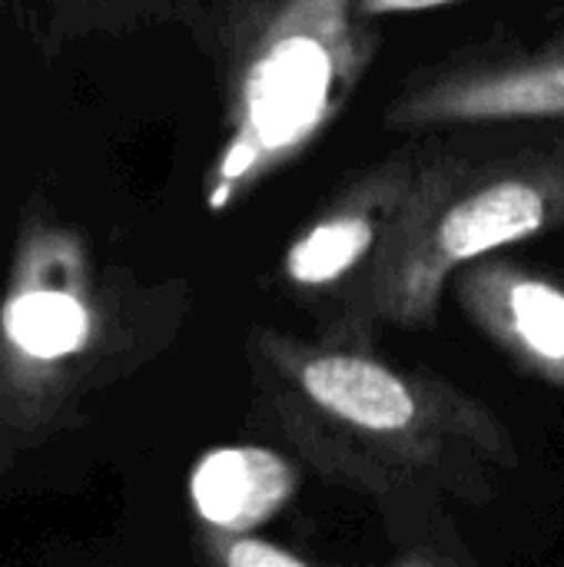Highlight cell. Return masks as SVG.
<instances>
[{
  "mask_svg": "<svg viewBox=\"0 0 564 567\" xmlns=\"http://www.w3.org/2000/svg\"><path fill=\"white\" fill-rule=\"evenodd\" d=\"M429 156L399 153L352 179L286 249L283 276L306 292H336V299L366 276L402 226Z\"/></svg>",
  "mask_w": 564,
  "mask_h": 567,
  "instance_id": "5b68a950",
  "label": "cell"
},
{
  "mask_svg": "<svg viewBox=\"0 0 564 567\" xmlns=\"http://www.w3.org/2000/svg\"><path fill=\"white\" fill-rule=\"evenodd\" d=\"M96 326L80 249L50 229L27 236L13 286L0 306V342L10 375L43 385V379L90 352Z\"/></svg>",
  "mask_w": 564,
  "mask_h": 567,
  "instance_id": "277c9868",
  "label": "cell"
},
{
  "mask_svg": "<svg viewBox=\"0 0 564 567\" xmlns=\"http://www.w3.org/2000/svg\"><path fill=\"white\" fill-rule=\"evenodd\" d=\"M249 365L256 412L336 485L379 498L482 502L519 462L512 432L485 402L372 349L256 329Z\"/></svg>",
  "mask_w": 564,
  "mask_h": 567,
  "instance_id": "6da1fadb",
  "label": "cell"
},
{
  "mask_svg": "<svg viewBox=\"0 0 564 567\" xmlns=\"http://www.w3.org/2000/svg\"><path fill=\"white\" fill-rule=\"evenodd\" d=\"M369 56L356 0H276L243 53L229 136L206 176L209 213L289 166L349 103Z\"/></svg>",
  "mask_w": 564,
  "mask_h": 567,
  "instance_id": "3957f363",
  "label": "cell"
},
{
  "mask_svg": "<svg viewBox=\"0 0 564 567\" xmlns=\"http://www.w3.org/2000/svg\"><path fill=\"white\" fill-rule=\"evenodd\" d=\"M519 120H564V43L439 73L389 106L399 130L489 126Z\"/></svg>",
  "mask_w": 564,
  "mask_h": 567,
  "instance_id": "8992f818",
  "label": "cell"
},
{
  "mask_svg": "<svg viewBox=\"0 0 564 567\" xmlns=\"http://www.w3.org/2000/svg\"><path fill=\"white\" fill-rule=\"evenodd\" d=\"M462 312L515 365L564 389V286L505 256L469 262L452 279Z\"/></svg>",
  "mask_w": 564,
  "mask_h": 567,
  "instance_id": "52a82bcc",
  "label": "cell"
},
{
  "mask_svg": "<svg viewBox=\"0 0 564 567\" xmlns=\"http://www.w3.org/2000/svg\"><path fill=\"white\" fill-rule=\"evenodd\" d=\"M199 551L206 567H312L249 532H223L213 525H199Z\"/></svg>",
  "mask_w": 564,
  "mask_h": 567,
  "instance_id": "9c48e42d",
  "label": "cell"
},
{
  "mask_svg": "<svg viewBox=\"0 0 564 567\" xmlns=\"http://www.w3.org/2000/svg\"><path fill=\"white\" fill-rule=\"evenodd\" d=\"M296 488V468L263 449H223L206 455L189 482L199 525L246 532L266 522Z\"/></svg>",
  "mask_w": 564,
  "mask_h": 567,
  "instance_id": "ba28073f",
  "label": "cell"
},
{
  "mask_svg": "<svg viewBox=\"0 0 564 567\" xmlns=\"http://www.w3.org/2000/svg\"><path fill=\"white\" fill-rule=\"evenodd\" d=\"M47 3L53 20L70 30L73 23H100L103 13L116 10L123 0H47Z\"/></svg>",
  "mask_w": 564,
  "mask_h": 567,
  "instance_id": "30bf717a",
  "label": "cell"
},
{
  "mask_svg": "<svg viewBox=\"0 0 564 567\" xmlns=\"http://www.w3.org/2000/svg\"><path fill=\"white\" fill-rule=\"evenodd\" d=\"M564 226V143L505 159L432 156L376 266L336 302L322 342L372 349L382 329H422L459 269Z\"/></svg>",
  "mask_w": 564,
  "mask_h": 567,
  "instance_id": "7a4b0ae2",
  "label": "cell"
},
{
  "mask_svg": "<svg viewBox=\"0 0 564 567\" xmlns=\"http://www.w3.org/2000/svg\"><path fill=\"white\" fill-rule=\"evenodd\" d=\"M449 0H356L359 17H382V13H412V10H429L442 7Z\"/></svg>",
  "mask_w": 564,
  "mask_h": 567,
  "instance_id": "8fae6325",
  "label": "cell"
}]
</instances>
